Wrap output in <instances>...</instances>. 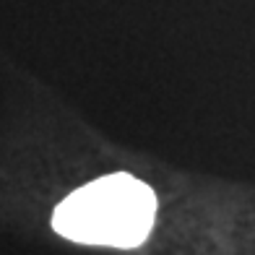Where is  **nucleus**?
I'll return each mask as SVG.
<instances>
[{
  "label": "nucleus",
  "mask_w": 255,
  "mask_h": 255,
  "mask_svg": "<svg viewBox=\"0 0 255 255\" xmlns=\"http://www.w3.org/2000/svg\"><path fill=\"white\" fill-rule=\"evenodd\" d=\"M154 216V190L128 172H115L65 195L52 214V229L81 245L128 250L148 237Z\"/></svg>",
  "instance_id": "nucleus-1"
}]
</instances>
